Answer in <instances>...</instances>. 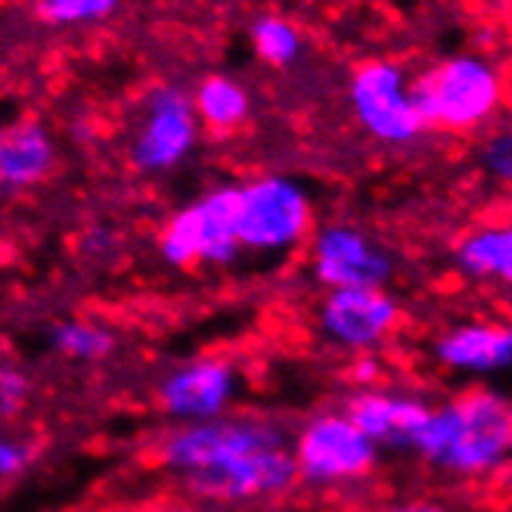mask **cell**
Here are the masks:
<instances>
[{"instance_id": "1", "label": "cell", "mask_w": 512, "mask_h": 512, "mask_svg": "<svg viewBox=\"0 0 512 512\" xmlns=\"http://www.w3.org/2000/svg\"><path fill=\"white\" fill-rule=\"evenodd\" d=\"M410 103L423 131H475L503 106V75L478 53L450 56L410 84Z\"/></svg>"}, {"instance_id": "2", "label": "cell", "mask_w": 512, "mask_h": 512, "mask_svg": "<svg viewBox=\"0 0 512 512\" xmlns=\"http://www.w3.org/2000/svg\"><path fill=\"white\" fill-rule=\"evenodd\" d=\"M311 227V202L295 180L267 174L236 187V236L249 249L295 246Z\"/></svg>"}, {"instance_id": "3", "label": "cell", "mask_w": 512, "mask_h": 512, "mask_svg": "<svg viewBox=\"0 0 512 512\" xmlns=\"http://www.w3.org/2000/svg\"><path fill=\"white\" fill-rule=\"evenodd\" d=\"M236 187H221L174 215L162 230V252L171 264L215 261L224 264L236 255Z\"/></svg>"}, {"instance_id": "4", "label": "cell", "mask_w": 512, "mask_h": 512, "mask_svg": "<svg viewBox=\"0 0 512 512\" xmlns=\"http://www.w3.org/2000/svg\"><path fill=\"white\" fill-rule=\"evenodd\" d=\"M351 109L357 122L382 143H410L423 125L410 103L404 69L388 59H370L351 78Z\"/></svg>"}, {"instance_id": "5", "label": "cell", "mask_w": 512, "mask_h": 512, "mask_svg": "<svg viewBox=\"0 0 512 512\" xmlns=\"http://www.w3.org/2000/svg\"><path fill=\"white\" fill-rule=\"evenodd\" d=\"M460 426L441 463L463 475H481L503 466L512 441V416L506 398L494 391H466L454 401Z\"/></svg>"}, {"instance_id": "6", "label": "cell", "mask_w": 512, "mask_h": 512, "mask_svg": "<svg viewBox=\"0 0 512 512\" xmlns=\"http://www.w3.org/2000/svg\"><path fill=\"white\" fill-rule=\"evenodd\" d=\"M199 118L184 90L156 87L146 97L131 159L140 171H168L180 165L196 146Z\"/></svg>"}, {"instance_id": "7", "label": "cell", "mask_w": 512, "mask_h": 512, "mask_svg": "<svg viewBox=\"0 0 512 512\" xmlns=\"http://www.w3.org/2000/svg\"><path fill=\"white\" fill-rule=\"evenodd\" d=\"M283 444L280 432L264 423H199L165 441L162 460L184 475L224 466L261 447Z\"/></svg>"}, {"instance_id": "8", "label": "cell", "mask_w": 512, "mask_h": 512, "mask_svg": "<svg viewBox=\"0 0 512 512\" xmlns=\"http://www.w3.org/2000/svg\"><path fill=\"white\" fill-rule=\"evenodd\" d=\"M292 457L298 475L314 481H342L370 472L376 450L367 435L348 423V416H323L301 432Z\"/></svg>"}, {"instance_id": "9", "label": "cell", "mask_w": 512, "mask_h": 512, "mask_svg": "<svg viewBox=\"0 0 512 512\" xmlns=\"http://www.w3.org/2000/svg\"><path fill=\"white\" fill-rule=\"evenodd\" d=\"M298 478L295 457L283 444L261 447L252 454L236 457L224 466L187 475L196 494L212 500H255L286 491Z\"/></svg>"}, {"instance_id": "10", "label": "cell", "mask_w": 512, "mask_h": 512, "mask_svg": "<svg viewBox=\"0 0 512 512\" xmlns=\"http://www.w3.org/2000/svg\"><path fill=\"white\" fill-rule=\"evenodd\" d=\"M317 277L336 289H382L391 261L351 227H326L314 243Z\"/></svg>"}, {"instance_id": "11", "label": "cell", "mask_w": 512, "mask_h": 512, "mask_svg": "<svg viewBox=\"0 0 512 512\" xmlns=\"http://www.w3.org/2000/svg\"><path fill=\"white\" fill-rule=\"evenodd\" d=\"M398 323V305L382 289H336L323 305L326 333L348 348L379 345Z\"/></svg>"}, {"instance_id": "12", "label": "cell", "mask_w": 512, "mask_h": 512, "mask_svg": "<svg viewBox=\"0 0 512 512\" xmlns=\"http://www.w3.org/2000/svg\"><path fill=\"white\" fill-rule=\"evenodd\" d=\"M233 391V373L221 360H202L177 370L162 385V404L174 416L212 419L224 410Z\"/></svg>"}, {"instance_id": "13", "label": "cell", "mask_w": 512, "mask_h": 512, "mask_svg": "<svg viewBox=\"0 0 512 512\" xmlns=\"http://www.w3.org/2000/svg\"><path fill=\"white\" fill-rule=\"evenodd\" d=\"M56 149L44 125L19 122L0 131V187L22 190L44 180L53 168Z\"/></svg>"}, {"instance_id": "14", "label": "cell", "mask_w": 512, "mask_h": 512, "mask_svg": "<svg viewBox=\"0 0 512 512\" xmlns=\"http://www.w3.org/2000/svg\"><path fill=\"white\" fill-rule=\"evenodd\" d=\"M429 407L407 401V398H385V395H360L348 404V423L367 435L373 444H413L419 426L426 423Z\"/></svg>"}, {"instance_id": "15", "label": "cell", "mask_w": 512, "mask_h": 512, "mask_svg": "<svg viewBox=\"0 0 512 512\" xmlns=\"http://www.w3.org/2000/svg\"><path fill=\"white\" fill-rule=\"evenodd\" d=\"M438 357L457 370H497L512 357V333L506 326H463L441 339Z\"/></svg>"}, {"instance_id": "16", "label": "cell", "mask_w": 512, "mask_h": 512, "mask_svg": "<svg viewBox=\"0 0 512 512\" xmlns=\"http://www.w3.org/2000/svg\"><path fill=\"white\" fill-rule=\"evenodd\" d=\"M190 103H193L196 118H202V125L218 134L236 131L249 118V109H252L246 87L227 75L202 78Z\"/></svg>"}, {"instance_id": "17", "label": "cell", "mask_w": 512, "mask_h": 512, "mask_svg": "<svg viewBox=\"0 0 512 512\" xmlns=\"http://www.w3.org/2000/svg\"><path fill=\"white\" fill-rule=\"evenodd\" d=\"M460 264L472 277L503 280L512 277V233L509 227H478L460 243Z\"/></svg>"}, {"instance_id": "18", "label": "cell", "mask_w": 512, "mask_h": 512, "mask_svg": "<svg viewBox=\"0 0 512 512\" xmlns=\"http://www.w3.org/2000/svg\"><path fill=\"white\" fill-rule=\"evenodd\" d=\"M249 35H252L255 53L267 66H289L301 53V32L286 16H277V13L258 16L249 28Z\"/></svg>"}, {"instance_id": "19", "label": "cell", "mask_w": 512, "mask_h": 512, "mask_svg": "<svg viewBox=\"0 0 512 512\" xmlns=\"http://www.w3.org/2000/svg\"><path fill=\"white\" fill-rule=\"evenodd\" d=\"M122 0H38V16L47 25H87L109 19Z\"/></svg>"}, {"instance_id": "20", "label": "cell", "mask_w": 512, "mask_h": 512, "mask_svg": "<svg viewBox=\"0 0 512 512\" xmlns=\"http://www.w3.org/2000/svg\"><path fill=\"white\" fill-rule=\"evenodd\" d=\"M53 345L75 360H100L112 348V336L90 323H63L53 329Z\"/></svg>"}, {"instance_id": "21", "label": "cell", "mask_w": 512, "mask_h": 512, "mask_svg": "<svg viewBox=\"0 0 512 512\" xmlns=\"http://www.w3.org/2000/svg\"><path fill=\"white\" fill-rule=\"evenodd\" d=\"M28 391H32V385L19 370L0 367V419H13L25 407Z\"/></svg>"}, {"instance_id": "22", "label": "cell", "mask_w": 512, "mask_h": 512, "mask_svg": "<svg viewBox=\"0 0 512 512\" xmlns=\"http://www.w3.org/2000/svg\"><path fill=\"white\" fill-rule=\"evenodd\" d=\"M485 165L500 180H509V174H512V137H509V131H500L497 137L488 140V146H485Z\"/></svg>"}, {"instance_id": "23", "label": "cell", "mask_w": 512, "mask_h": 512, "mask_svg": "<svg viewBox=\"0 0 512 512\" xmlns=\"http://www.w3.org/2000/svg\"><path fill=\"white\" fill-rule=\"evenodd\" d=\"M28 466V450L25 444L0 438V478H13Z\"/></svg>"}, {"instance_id": "24", "label": "cell", "mask_w": 512, "mask_h": 512, "mask_svg": "<svg viewBox=\"0 0 512 512\" xmlns=\"http://www.w3.org/2000/svg\"><path fill=\"white\" fill-rule=\"evenodd\" d=\"M376 512H444L435 503H407V506H391V509H376Z\"/></svg>"}, {"instance_id": "25", "label": "cell", "mask_w": 512, "mask_h": 512, "mask_svg": "<svg viewBox=\"0 0 512 512\" xmlns=\"http://www.w3.org/2000/svg\"><path fill=\"white\" fill-rule=\"evenodd\" d=\"M156 512H196V509H156Z\"/></svg>"}]
</instances>
